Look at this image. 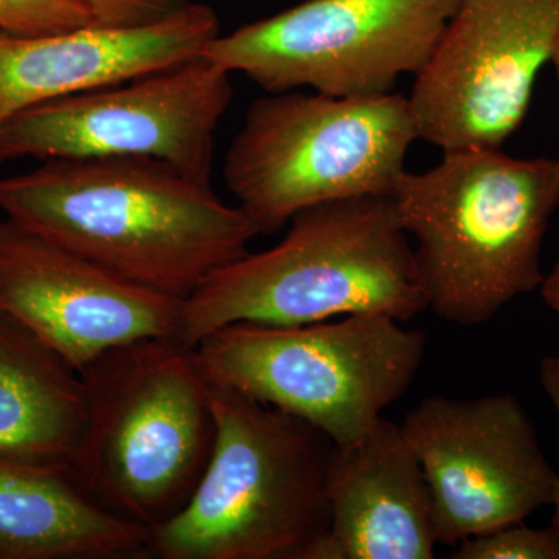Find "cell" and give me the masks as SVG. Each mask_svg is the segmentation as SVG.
Listing matches in <instances>:
<instances>
[{
	"label": "cell",
	"instance_id": "obj_4",
	"mask_svg": "<svg viewBox=\"0 0 559 559\" xmlns=\"http://www.w3.org/2000/svg\"><path fill=\"white\" fill-rule=\"evenodd\" d=\"M86 423L69 471L103 509L153 530L189 502L215 443L210 384L194 348L151 337L80 371Z\"/></svg>",
	"mask_w": 559,
	"mask_h": 559
},
{
	"label": "cell",
	"instance_id": "obj_5",
	"mask_svg": "<svg viewBox=\"0 0 559 559\" xmlns=\"http://www.w3.org/2000/svg\"><path fill=\"white\" fill-rule=\"evenodd\" d=\"M210 384V382H209ZM215 443L200 484L151 530L162 559H310L329 527L333 441L310 423L210 384Z\"/></svg>",
	"mask_w": 559,
	"mask_h": 559
},
{
	"label": "cell",
	"instance_id": "obj_14",
	"mask_svg": "<svg viewBox=\"0 0 559 559\" xmlns=\"http://www.w3.org/2000/svg\"><path fill=\"white\" fill-rule=\"evenodd\" d=\"M329 527L310 559H430L439 544L421 463L401 426L382 417L333 444L325 484Z\"/></svg>",
	"mask_w": 559,
	"mask_h": 559
},
{
	"label": "cell",
	"instance_id": "obj_17",
	"mask_svg": "<svg viewBox=\"0 0 559 559\" xmlns=\"http://www.w3.org/2000/svg\"><path fill=\"white\" fill-rule=\"evenodd\" d=\"M454 559H559V527L533 528L524 522L471 536L457 544Z\"/></svg>",
	"mask_w": 559,
	"mask_h": 559
},
{
	"label": "cell",
	"instance_id": "obj_8",
	"mask_svg": "<svg viewBox=\"0 0 559 559\" xmlns=\"http://www.w3.org/2000/svg\"><path fill=\"white\" fill-rule=\"evenodd\" d=\"M459 0H305L218 36L205 55L270 94L373 97L428 61Z\"/></svg>",
	"mask_w": 559,
	"mask_h": 559
},
{
	"label": "cell",
	"instance_id": "obj_7",
	"mask_svg": "<svg viewBox=\"0 0 559 559\" xmlns=\"http://www.w3.org/2000/svg\"><path fill=\"white\" fill-rule=\"evenodd\" d=\"M428 337L388 314L277 326L237 322L194 345L210 384L305 419L334 444L362 439L411 388Z\"/></svg>",
	"mask_w": 559,
	"mask_h": 559
},
{
	"label": "cell",
	"instance_id": "obj_20",
	"mask_svg": "<svg viewBox=\"0 0 559 559\" xmlns=\"http://www.w3.org/2000/svg\"><path fill=\"white\" fill-rule=\"evenodd\" d=\"M539 382L543 385L544 392L549 396L555 411H557L559 418V356L549 355L544 356L539 362ZM558 487L557 499H555V524L559 527V469L557 471Z\"/></svg>",
	"mask_w": 559,
	"mask_h": 559
},
{
	"label": "cell",
	"instance_id": "obj_2",
	"mask_svg": "<svg viewBox=\"0 0 559 559\" xmlns=\"http://www.w3.org/2000/svg\"><path fill=\"white\" fill-rule=\"evenodd\" d=\"M443 153L430 170L404 173L392 200L415 241L428 310L457 325H480L543 285L559 159H516L500 148Z\"/></svg>",
	"mask_w": 559,
	"mask_h": 559
},
{
	"label": "cell",
	"instance_id": "obj_19",
	"mask_svg": "<svg viewBox=\"0 0 559 559\" xmlns=\"http://www.w3.org/2000/svg\"><path fill=\"white\" fill-rule=\"evenodd\" d=\"M81 7L95 25L110 28L143 27L167 20L190 0H68Z\"/></svg>",
	"mask_w": 559,
	"mask_h": 559
},
{
	"label": "cell",
	"instance_id": "obj_21",
	"mask_svg": "<svg viewBox=\"0 0 559 559\" xmlns=\"http://www.w3.org/2000/svg\"><path fill=\"white\" fill-rule=\"evenodd\" d=\"M539 290L547 307L559 314V257L550 274L544 275Z\"/></svg>",
	"mask_w": 559,
	"mask_h": 559
},
{
	"label": "cell",
	"instance_id": "obj_3",
	"mask_svg": "<svg viewBox=\"0 0 559 559\" xmlns=\"http://www.w3.org/2000/svg\"><path fill=\"white\" fill-rule=\"evenodd\" d=\"M425 310L392 197L349 198L300 210L274 248L213 272L183 300L178 341L194 348L237 322L307 325L362 312L406 322Z\"/></svg>",
	"mask_w": 559,
	"mask_h": 559
},
{
	"label": "cell",
	"instance_id": "obj_18",
	"mask_svg": "<svg viewBox=\"0 0 559 559\" xmlns=\"http://www.w3.org/2000/svg\"><path fill=\"white\" fill-rule=\"evenodd\" d=\"M95 25L90 14L68 0H0V31L49 35Z\"/></svg>",
	"mask_w": 559,
	"mask_h": 559
},
{
	"label": "cell",
	"instance_id": "obj_11",
	"mask_svg": "<svg viewBox=\"0 0 559 559\" xmlns=\"http://www.w3.org/2000/svg\"><path fill=\"white\" fill-rule=\"evenodd\" d=\"M401 429L425 471L439 544L524 522L557 499V469L511 393L429 396Z\"/></svg>",
	"mask_w": 559,
	"mask_h": 559
},
{
	"label": "cell",
	"instance_id": "obj_10",
	"mask_svg": "<svg viewBox=\"0 0 559 559\" xmlns=\"http://www.w3.org/2000/svg\"><path fill=\"white\" fill-rule=\"evenodd\" d=\"M558 33L559 0H459L407 98L418 139L500 148L527 116Z\"/></svg>",
	"mask_w": 559,
	"mask_h": 559
},
{
	"label": "cell",
	"instance_id": "obj_6",
	"mask_svg": "<svg viewBox=\"0 0 559 559\" xmlns=\"http://www.w3.org/2000/svg\"><path fill=\"white\" fill-rule=\"evenodd\" d=\"M417 139L409 100L399 92H275L250 105L224 179L260 235L277 234L312 205L392 197Z\"/></svg>",
	"mask_w": 559,
	"mask_h": 559
},
{
	"label": "cell",
	"instance_id": "obj_12",
	"mask_svg": "<svg viewBox=\"0 0 559 559\" xmlns=\"http://www.w3.org/2000/svg\"><path fill=\"white\" fill-rule=\"evenodd\" d=\"M183 300L143 288L10 218L0 223V314L75 371L110 349L178 340Z\"/></svg>",
	"mask_w": 559,
	"mask_h": 559
},
{
	"label": "cell",
	"instance_id": "obj_16",
	"mask_svg": "<svg viewBox=\"0 0 559 559\" xmlns=\"http://www.w3.org/2000/svg\"><path fill=\"white\" fill-rule=\"evenodd\" d=\"M84 423L79 371L0 314V454L69 466Z\"/></svg>",
	"mask_w": 559,
	"mask_h": 559
},
{
	"label": "cell",
	"instance_id": "obj_22",
	"mask_svg": "<svg viewBox=\"0 0 559 559\" xmlns=\"http://www.w3.org/2000/svg\"><path fill=\"white\" fill-rule=\"evenodd\" d=\"M550 62H551V64L555 66V70H557V76H558V81H559V33H558L557 43H555L554 53H551Z\"/></svg>",
	"mask_w": 559,
	"mask_h": 559
},
{
	"label": "cell",
	"instance_id": "obj_13",
	"mask_svg": "<svg viewBox=\"0 0 559 559\" xmlns=\"http://www.w3.org/2000/svg\"><path fill=\"white\" fill-rule=\"evenodd\" d=\"M219 35L215 10L197 2L143 27L0 31V127L33 106L201 57Z\"/></svg>",
	"mask_w": 559,
	"mask_h": 559
},
{
	"label": "cell",
	"instance_id": "obj_9",
	"mask_svg": "<svg viewBox=\"0 0 559 559\" xmlns=\"http://www.w3.org/2000/svg\"><path fill=\"white\" fill-rule=\"evenodd\" d=\"M230 75L204 53L33 106L0 127V164L146 159L212 183L216 131L234 97Z\"/></svg>",
	"mask_w": 559,
	"mask_h": 559
},
{
	"label": "cell",
	"instance_id": "obj_1",
	"mask_svg": "<svg viewBox=\"0 0 559 559\" xmlns=\"http://www.w3.org/2000/svg\"><path fill=\"white\" fill-rule=\"evenodd\" d=\"M7 218L119 277L176 299L259 237L212 183L146 159H49L0 179Z\"/></svg>",
	"mask_w": 559,
	"mask_h": 559
},
{
	"label": "cell",
	"instance_id": "obj_15",
	"mask_svg": "<svg viewBox=\"0 0 559 559\" xmlns=\"http://www.w3.org/2000/svg\"><path fill=\"white\" fill-rule=\"evenodd\" d=\"M150 536L91 499L68 465L0 454V559L138 557Z\"/></svg>",
	"mask_w": 559,
	"mask_h": 559
}]
</instances>
